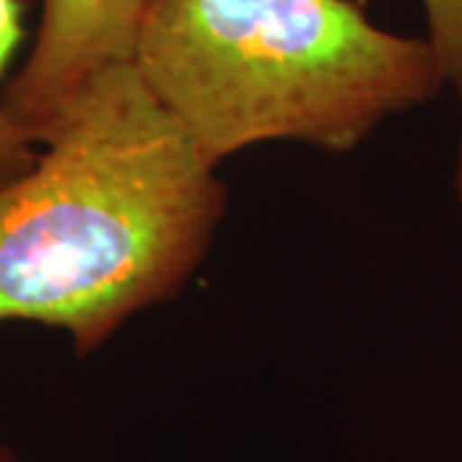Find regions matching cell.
<instances>
[{
  "label": "cell",
  "instance_id": "6da1fadb",
  "mask_svg": "<svg viewBox=\"0 0 462 462\" xmlns=\"http://www.w3.org/2000/svg\"><path fill=\"white\" fill-rule=\"evenodd\" d=\"M229 188L132 62L69 100L33 165L0 185V324L62 331L78 357L178 298Z\"/></svg>",
  "mask_w": 462,
  "mask_h": 462
},
{
  "label": "cell",
  "instance_id": "7a4b0ae2",
  "mask_svg": "<svg viewBox=\"0 0 462 462\" xmlns=\"http://www.w3.org/2000/svg\"><path fill=\"white\" fill-rule=\"evenodd\" d=\"M132 65L216 167L273 142L345 154L447 85L427 39L357 0H147Z\"/></svg>",
  "mask_w": 462,
  "mask_h": 462
},
{
  "label": "cell",
  "instance_id": "3957f363",
  "mask_svg": "<svg viewBox=\"0 0 462 462\" xmlns=\"http://www.w3.org/2000/svg\"><path fill=\"white\" fill-rule=\"evenodd\" d=\"M29 3V0H26ZM39 23L3 90L8 114L36 144L106 67L132 62L147 0H36Z\"/></svg>",
  "mask_w": 462,
  "mask_h": 462
},
{
  "label": "cell",
  "instance_id": "277c9868",
  "mask_svg": "<svg viewBox=\"0 0 462 462\" xmlns=\"http://www.w3.org/2000/svg\"><path fill=\"white\" fill-rule=\"evenodd\" d=\"M23 8L26 0H0V185L11 182L33 165L39 144L8 114L3 90L16 69V57L23 44Z\"/></svg>",
  "mask_w": 462,
  "mask_h": 462
},
{
  "label": "cell",
  "instance_id": "5b68a950",
  "mask_svg": "<svg viewBox=\"0 0 462 462\" xmlns=\"http://www.w3.org/2000/svg\"><path fill=\"white\" fill-rule=\"evenodd\" d=\"M427 42L439 60L445 83L462 100V0H421Z\"/></svg>",
  "mask_w": 462,
  "mask_h": 462
},
{
  "label": "cell",
  "instance_id": "8992f818",
  "mask_svg": "<svg viewBox=\"0 0 462 462\" xmlns=\"http://www.w3.org/2000/svg\"><path fill=\"white\" fill-rule=\"evenodd\" d=\"M455 196L462 203V132L460 144H457V157H455Z\"/></svg>",
  "mask_w": 462,
  "mask_h": 462
},
{
  "label": "cell",
  "instance_id": "52a82bcc",
  "mask_svg": "<svg viewBox=\"0 0 462 462\" xmlns=\"http://www.w3.org/2000/svg\"><path fill=\"white\" fill-rule=\"evenodd\" d=\"M0 462H18V455L14 452V447L0 442Z\"/></svg>",
  "mask_w": 462,
  "mask_h": 462
}]
</instances>
